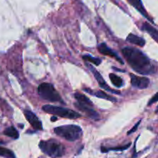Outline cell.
<instances>
[{"label":"cell","mask_w":158,"mask_h":158,"mask_svg":"<svg viewBox=\"0 0 158 158\" xmlns=\"http://www.w3.org/2000/svg\"><path fill=\"white\" fill-rule=\"evenodd\" d=\"M122 53L128 64L135 72L148 75L155 71L154 66L151 63L149 58L139 49L133 47H125L122 49Z\"/></svg>","instance_id":"obj_1"},{"label":"cell","mask_w":158,"mask_h":158,"mask_svg":"<svg viewBox=\"0 0 158 158\" xmlns=\"http://www.w3.org/2000/svg\"><path fill=\"white\" fill-rule=\"evenodd\" d=\"M54 133L68 141H75L81 137L83 131L77 125H65L54 128Z\"/></svg>","instance_id":"obj_2"},{"label":"cell","mask_w":158,"mask_h":158,"mask_svg":"<svg viewBox=\"0 0 158 158\" xmlns=\"http://www.w3.org/2000/svg\"><path fill=\"white\" fill-rule=\"evenodd\" d=\"M39 146L44 154L51 157H61L65 154L64 146L55 140H41Z\"/></svg>","instance_id":"obj_3"},{"label":"cell","mask_w":158,"mask_h":158,"mask_svg":"<svg viewBox=\"0 0 158 158\" xmlns=\"http://www.w3.org/2000/svg\"><path fill=\"white\" fill-rule=\"evenodd\" d=\"M38 93L40 97L45 100L49 102H62L63 103L61 97L58 94L54 86L51 83H43L39 86Z\"/></svg>","instance_id":"obj_4"},{"label":"cell","mask_w":158,"mask_h":158,"mask_svg":"<svg viewBox=\"0 0 158 158\" xmlns=\"http://www.w3.org/2000/svg\"><path fill=\"white\" fill-rule=\"evenodd\" d=\"M43 111L49 114H52L54 116H59V117H63V118L68 119H77L81 117L79 113L72 110L66 109V108L61 107V106H52V105H44L42 107Z\"/></svg>","instance_id":"obj_5"},{"label":"cell","mask_w":158,"mask_h":158,"mask_svg":"<svg viewBox=\"0 0 158 158\" xmlns=\"http://www.w3.org/2000/svg\"><path fill=\"white\" fill-rule=\"evenodd\" d=\"M87 66H88V68H89V69L92 71V73H94V77H95V78L97 79V82L99 83L100 86L102 88V89H103L104 90H106V91H109V92L112 93V94H120V92L114 90V89H113L112 88H110L109 86H108L107 83H106V81H105V80H103V77H102L101 74H100V73H99L98 71H97V69L94 67V66H92L91 65H89V64H87Z\"/></svg>","instance_id":"obj_6"},{"label":"cell","mask_w":158,"mask_h":158,"mask_svg":"<svg viewBox=\"0 0 158 158\" xmlns=\"http://www.w3.org/2000/svg\"><path fill=\"white\" fill-rule=\"evenodd\" d=\"M131 84L134 87L140 89H146L148 87L150 84V80L147 77H140L134 75V74H131Z\"/></svg>","instance_id":"obj_7"},{"label":"cell","mask_w":158,"mask_h":158,"mask_svg":"<svg viewBox=\"0 0 158 158\" xmlns=\"http://www.w3.org/2000/svg\"><path fill=\"white\" fill-rule=\"evenodd\" d=\"M24 115L25 117H26V120L29 121V123H30L31 126H32L34 129L38 130V131L43 130V124H42L41 121H40V119L36 117V115H35V114H33L32 111L26 110H24Z\"/></svg>","instance_id":"obj_8"},{"label":"cell","mask_w":158,"mask_h":158,"mask_svg":"<svg viewBox=\"0 0 158 158\" xmlns=\"http://www.w3.org/2000/svg\"><path fill=\"white\" fill-rule=\"evenodd\" d=\"M97 49H98L99 52L101 54L105 56H110L112 58H114L115 60H117L120 64H123V61H122V59L117 55V52H114V50L110 49V48L106 46V43H100L97 46Z\"/></svg>","instance_id":"obj_9"},{"label":"cell","mask_w":158,"mask_h":158,"mask_svg":"<svg viewBox=\"0 0 158 158\" xmlns=\"http://www.w3.org/2000/svg\"><path fill=\"white\" fill-rule=\"evenodd\" d=\"M74 105H75V106L77 109H79L80 111L84 113L85 114H86V116H88V117H90V118L94 119V120L99 119V114L97 112H96V111L93 109L91 106L83 104V103H79V102L75 103Z\"/></svg>","instance_id":"obj_10"},{"label":"cell","mask_w":158,"mask_h":158,"mask_svg":"<svg viewBox=\"0 0 158 158\" xmlns=\"http://www.w3.org/2000/svg\"><path fill=\"white\" fill-rule=\"evenodd\" d=\"M127 1L131 3V4L132 5V6H134V7L135 8V9H137L139 12H140V13H141L142 15L145 17V18H147L148 19H149L150 21L152 22L153 23V20L150 18L149 15H148V12H147L146 9H145V8L143 7V3H142L141 0H127Z\"/></svg>","instance_id":"obj_11"},{"label":"cell","mask_w":158,"mask_h":158,"mask_svg":"<svg viewBox=\"0 0 158 158\" xmlns=\"http://www.w3.org/2000/svg\"><path fill=\"white\" fill-rule=\"evenodd\" d=\"M127 40L131 43L137 45V46H140V47H143V46H145V40L142 37L134 35V34L130 33L127 35Z\"/></svg>","instance_id":"obj_12"},{"label":"cell","mask_w":158,"mask_h":158,"mask_svg":"<svg viewBox=\"0 0 158 158\" xmlns=\"http://www.w3.org/2000/svg\"><path fill=\"white\" fill-rule=\"evenodd\" d=\"M142 30L146 31L147 32L150 34L151 35L153 39L158 43V30L156 29L155 28L153 27L152 26L149 24L148 23H144L142 25Z\"/></svg>","instance_id":"obj_13"},{"label":"cell","mask_w":158,"mask_h":158,"mask_svg":"<svg viewBox=\"0 0 158 158\" xmlns=\"http://www.w3.org/2000/svg\"><path fill=\"white\" fill-rule=\"evenodd\" d=\"M74 97H75L76 100H77V102L79 103H83V104L89 105V106H93V103L90 100H89L88 97H86V96L83 95V94H80V93H76L74 94Z\"/></svg>","instance_id":"obj_14"},{"label":"cell","mask_w":158,"mask_h":158,"mask_svg":"<svg viewBox=\"0 0 158 158\" xmlns=\"http://www.w3.org/2000/svg\"><path fill=\"white\" fill-rule=\"evenodd\" d=\"M91 95L95 96L96 97H98V98H101V99H104V100H109V101H112V102H116L117 101V99L115 97H113L111 96L108 95L107 94H106L103 91H96L95 93L93 92Z\"/></svg>","instance_id":"obj_15"},{"label":"cell","mask_w":158,"mask_h":158,"mask_svg":"<svg viewBox=\"0 0 158 158\" xmlns=\"http://www.w3.org/2000/svg\"><path fill=\"white\" fill-rule=\"evenodd\" d=\"M4 134L8 136V137H11V138L15 139V140L18 139L19 137V132L14 127H9L6 128L4 131Z\"/></svg>","instance_id":"obj_16"},{"label":"cell","mask_w":158,"mask_h":158,"mask_svg":"<svg viewBox=\"0 0 158 158\" xmlns=\"http://www.w3.org/2000/svg\"><path fill=\"white\" fill-rule=\"evenodd\" d=\"M109 77L110 79L111 83H112L114 86H117V87H121V86H123V80H122L120 77H118V76H117L114 73H110Z\"/></svg>","instance_id":"obj_17"},{"label":"cell","mask_w":158,"mask_h":158,"mask_svg":"<svg viewBox=\"0 0 158 158\" xmlns=\"http://www.w3.org/2000/svg\"><path fill=\"white\" fill-rule=\"evenodd\" d=\"M0 156L6 158H15V154L7 148L0 147Z\"/></svg>","instance_id":"obj_18"},{"label":"cell","mask_w":158,"mask_h":158,"mask_svg":"<svg viewBox=\"0 0 158 158\" xmlns=\"http://www.w3.org/2000/svg\"><path fill=\"white\" fill-rule=\"evenodd\" d=\"M131 146V143H127V144L124 145V146L121 147H116V148H101V151L103 153H106L110 151H125L129 147Z\"/></svg>","instance_id":"obj_19"},{"label":"cell","mask_w":158,"mask_h":158,"mask_svg":"<svg viewBox=\"0 0 158 158\" xmlns=\"http://www.w3.org/2000/svg\"><path fill=\"white\" fill-rule=\"evenodd\" d=\"M83 59L86 62H89L92 64L96 65V66H99L101 63V60L99 58H96V57L91 56L89 55H85L83 56Z\"/></svg>","instance_id":"obj_20"},{"label":"cell","mask_w":158,"mask_h":158,"mask_svg":"<svg viewBox=\"0 0 158 158\" xmlns=\"http://www.w3.org/2000/svg\"><path fill=\"white\" fill-rule=\"evenodd\" d=\"M140 122H141V120H140V121L137 122V124H136L135 126L133 127V128H132V129L131 130V131H128V132H127V135H131V134H133V133H134V132H135L136 131H137V127H138V126H139V125H140Z\"/></svg>","instance_id":"obj_21"},{"label":"cell","mask_w":158,"mask_h":158,"mask_svg":"<svg viewBox=\"0 0 158 158\" xmlns=\"http://www.w3.org/2000/svg\"><path fill=\"white\" fill-rule=\"evenodd\" d=\"M157 101H158V93H157V94H156L155 95H154V97L151 99V100H150L149 103H148V105H149V106H151V105H152L153 103H156V102H157Z\"/></svg>","instance_id":"obj_22"},{"label":"cell","mask_w":158,"mask_h":158,"mask_svg":"<svg viewBox=\"0 0 158 158\" xmlns=\"http://www.w3.org/2000/svg\"><path fill=\"white\" fill-rule=\"evenodd\" d=\"M56 120H57V117H55V116H53V117H51V121L54 122V121H56Z\"/></svg>","instance_id":"obj_23"}]
</instances>
